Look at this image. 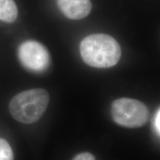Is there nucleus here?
Here are the masks:
<instances>
[{
	"label": "nucleus",
	"instance_id": "4",
	"mask_svg": "<svg viewBox=\"0 0 160 160\" xmlns=\"http://www.w3.org/2000/svg\"><path fill=\"white\" fill-rule=\"evenodd\" d=\"M18 57L24 68L34 73H42L49 68L51 57L48 49L36 41H26L19 45Z\"/></svg>",
	"mask_w": 160,
	"mask_h": 160
},
{
	"label": "nucleus",
	"instance_id": "6",
	"mask_svg": "<svg viewBox=\"0 0 160 160\" xmlns=\"http://www.w3.org/2000/svg\"><path fill=\"white\" fill-rule=\"evenodd\" d=\"M18 8L13 0H0V20L13 23L17 19Z\"/></svg>",
	"mask_w": 160,
	"mask_h": 160
},
{
	"label": "nucleus",
	"instance_id": "7",
	"mask_svg": "<svg viewBox=\"0 0 160 160\" xmlns=\"http://www.w3.org/2000/svg\"><path fill=\"white\" fill-rule=\"evenodd\" d=\"M13 153L9 143L0 138V160H13Z\"/></svg>",
	"mask_w": 160,
	"mask_h": 160
},
{
	"label": "nucleus",
	"instance_id": "3",
	"mask_svg": "<svg viewBox=\"0 0 160 160\" xmlns=\"http://www.w3.org/2000/svg\"><path fill=\"white\" fill-rule=\"evenodd\" d=\"M111 115L116 123L128 128L142 127L150 119L147 106L139 100L130 98H120L113 101Z\"/></svg>",
	"mask_w": 160,
	"mask_h": 160
},
{
	"label": "nucleus",
	"instance_id": "5",
	"mask_svg": "<svg viewBox=\"0 0 160 160\" xmlns=\"http://www.w3.org/2000/svg\"><path fill=\"white\" fill-rule=\"evenodd\" d=\"M57 3L62 13L71 19H83L92 9L91 0H57Z\"/></svg>",
	"mask_w": 160,
	"mask_h": 160
},
{
	"label": "nucleus",
	"instance_id": "1",
	"mask_svg": "<svg viewBox=\"0 0 160 160\" xmlns=\"http://www.w3.org/2000/svg\"><path fill=\"white\" fill-rule=\"evenodd\" d=\"M79 51L83 61L97 68L113 67L118 63L122 55L121 48L117 40L103 33L86 37L80 43Z\"/></svg>",
	"mask_w": 160,
	"mask_h": 160
},
{
	"label": "nucleus",
	"instance_id": "2",
	"mask_svg": "<svg viewBox=\"0 0 160 160\" xmlns=\"http://www.w3.org/2000/svg\"><path fill=\"white\" fill-rule=\"evenodd\" d=\"M50 97L45 90L31 89L14 96L9 103V111L17 121L23 124H32L44 114Z\"/></svg>",
	"mask_w": 160,
	"mask_h": 160
},
{
	"label": "nucleus",
	"instance_id": "9",
	"mask_svg": "<svg viewBox=\"0 0 160 160\" xmlns=\"http://www.w3.org/2000/svg\"><path fill=\"white\" fill-rule=\"evenodd\" d=\"M72 160H96L93 155L90 153H81L76 156Z\"/></svg>",
	"mask_w": 160,
	"mask_h": 160
},
{
	"label": "nucleus",
	"instance_id": "8",
	"mask_svg": "<svg viewBox=\"0 0 160 160\" xmlns=\"http://www.w3.org/2000/svg\"><path fill=\"white\" fill-rule=\"evenodd\" d=\"M160 112L159 109L157 110V111L156 112L155 116H154V119H153V128H154L156 133L158 136L160 134Z\"/></svg>",
	"mask_w": 160,
	"mask_h": 160
}]
</instances>
